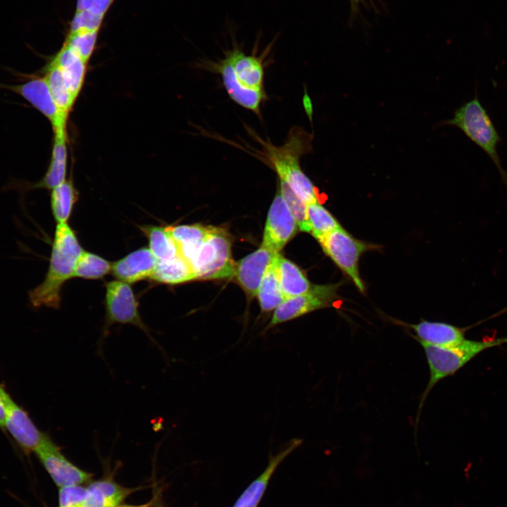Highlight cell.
Segmentation results:
<instances>
[{"label": "cell", "instance_id": "obj_13", "mask_svg": "<svg viewBox=\"0 0 507 507\" xmlns=\"http://www.w3.org/2000/svg\"><path fill=\"white\" fill-rule=\"evenodd\" d=\"M8 88L27 100L46 117L51 124L54 134L66 132L68 117L63 114L56 104L44 77H34L23 84Z\"/></svg>", "mask_w": 507, "mask_h": 507}, {"label": "cell", "instance_id": "obj_11", "mask_svg": "<svg viewBox=\"0 0 507 507\" xmlns=\"http://www.w3.org/2000/svg\"><path fill=\"white\" fill-rule=\"evenodd\" d=\"M0 396L6 413V432L22 451L30 456L41 444L46 433L38 429L28 413L15 402L1 382Z\"/></svg>", "mask_w": 507, "mask_h": 507}, {"label": "cell", "instance_id": "obj_20", "mask_svg": "<svg viewBox=\"0 0 507 507\" xmlns=\"http://www.w3.org/2000/svg\"><path fill=\"white\" fill-rule=\"evenodd\" d=\"M88 497L84 506L117 507L134 491L126 488L110 478L90 482L87 486Z\"/></svg>", "mask_w": 507, "mask_h": 507}, {"label": "cell", "instance_id": "obj_6", "mask_svg": "<svg viewBox=\"0 0 507 507\" xmlns=\"http://www.w3.org/2000/svg\"><path fill=\"white\" fill-rule=\"evenodd\" d=\"M231 237L222 227L211 226L206 239L190 261L197 280L234 277L235 263L232 257Z\"/></svg>", "mask_w": 507, "mask_h": 507}, {"label": "cell", "instance_id": "obj_35", "mask_svg": "<svg viewBox=\"0 0 507 507\" xmlns=\"http://www.w3.org/2000/svg\"><path fill=\"white\" fill-rule=\"evenodd\" d=\"M0 430L4 432H6V413L2 402L1 397L0 396Z\"/></svg>", "mask_w": 507, "mask_h": 507}, {"label": "cell", "instance_id": "obj_17", "mask_svg": "<svg viewBox=\"0 0 507 507\" xmlns=\"http://www.w3.org/2000/svg\"><path fill=\"white\" fill-rule=\"evenodd\" d=\"M301 443V439H293L281 451L271 457L263 472L246 487L233 507H258L275 470Z\"/></svg>", "mask_w": 507, "mask_h": 507}, {"label": "cell", "instance_id": "obj_12", "mask_svg": "<svg viewBox=\"0 0 507 507\" xmlns=\"http://www.w3.org/2000/svg\"><path fill=\"white\" fill-rule=\"evenodd\" d=\"M298 229L294 216L277 189L268 213L261 244L280 253Z\"/></svg>", "mask_w": 507, "mask_h": 507}, {"label": "cell", "instance_id": "obj_1", "mask_svg": "<svg viewBox=\"0 0 507 507\" xmlns=\"http://www.w3.org/2000/svg\"><path fill=\"white\" fill-rule=\"evenodd\" d=\"M208 68L220 74L232 101L260 115L261 104L266 97L263 57L246 55L234 46L223 58L210 62Z\"/></svg>", "mask_w": 507, "mask_h": 507}, {"label": "cell", "instance_id": "obj_22", "mask_svg": "<svg viewBox=\"0 0 507 507\" xmlns=\"http://www.w3.org/2000/svg\"><path fill=\"white\" fill-rule=\"evenodd\" d=\"M165 228L177 245L180 254L190 263L206 239L211 226L183 225Z\"/></svg>", "mask_w": 507, "mask_h": 507}, {"label": "cell", "instance_id": "obj_8", "mask_svg": "<svg viewBox=\"0 0 507 507\" xmlns=\"http://www.w3.org/2000/svg\"><path fill=\"white\" fill-rule=\"evenodd\" d=\"M106 320L104 337L114 324L132 325L142 330L150 339L151 338L147 326L142 321L138 311V303L129 283L116 280L106 285Z\"/></svg>", "mask_w": 507, "mask_h": 507}, {"label": "cell", "instance_id": "obj_5", "mask_svg": "<svg viewBox=\"0 0 507 507\" xmlns=\"http://www.w3.org/2000/svg\"><path fill=\"white\" fill-rule=\"evenodd\" d=\"M444 125L458 127L472 142L479 146L496 165L502 182L507 187V173L501 165L497 146L501 139L477 96L458 108L452 118Z\"/></svg>", "mask_w": 507, "mask_h": 507}, {"label": "cell", "instance_id": "obj_34", "mask_svg": "<svg viewBox=\"0 0 507 507\" xmlns=\"http://www.w3.org/2000/svg\"><path fill=\"white\" fill-rule=\"evenodd\" d=\"M114 0H77L75 11H85L105 18Z\"/></svg>", "mask_w": 507, "mask_h": 507}, {"label": "cell", "instance_id": "obj_19", "mask_svg": "<svg viewBox=\"0 0 507 507\" xmlns=\"http://www.w3.org/2000/svg\"><path fill=\"white\" fill-rule=\"evenodd\" d=\"M67 133L54 134V139L49 165L44 176L27 189H52L66 180Z\"/></svg>", "mask_w": 507, "mask_h": 507}, {"label": "cell", "instance_id": "obj_33", "mask_svg": "<svg viewBox=\"0 0 507 507\" xmlns=\"http://www.w3.org/2000/svg\"><path fill=\"white\" fill-rule=\"evenodd\" d=\"M104 18L85 11H75L68 32L100 31Z\"/></svg>", "mask_w": 507, "mask_h": 507}, {"label": "cell", "instance_id": "obj_14", "mask_svg": "<svg viewBox=\"0 0 507 507\" xmlns=\"http://www.w3.org/2000/svg\"><path fill=\"white\" fill-rule=\"evenodd\" d=\"M277 254L261 244L254 252L235 263L234 277L249 296L257 295L262 279Z\"/></svg>", "mask_w": 507, "mask_h": 507}, {"label": "cell", "instance_id": "obj_15", "mask_svg": "<svg viewBox=\"0 0 507 507\" xmlns=\"http://www.w3.org/2000/svg\"><path fill=\"white\" fill-rule=\"evenodd\" d=\"M401 324L415 332V335L412 337L418 342L437 346H450L460 343L465 339L466 331L472 327H459L446 323L425 320L417 324Z\"/></svg>", "mask_w": 507, "mask_h": 507}, {"label": "cell", "instance_id": "obj_27", "mask_svg": "<svg viewBox=\"0 0 507 507\" xmlns=\"http://www.w3.org/2000/svg\"><path fill=\"white\" fill-rule=\"evenodd\" d=\"M140 229L148 238L149 249L158 261L180 254L177 245L165 227L146 225Z\"/></svg>", "mask_w": 507, "mask_h": 507}, {"label": "cell", "instance_id": "obj_37", "mask_svg": "<svg viewBox=\"0 0 507 507\" xmlns=\"http://www.w3.org/2000/svg\"><path fill=\"white\" fill-rule=\"evenodd\" d=\"M149 504L145 505H139V506H135V505H119L117 507H148Z\"/></svg>", "mask_w": 507, "mask_h": 507}, {"label": "cell", "instance_id": "obj_31", "mask_svg": "<svg viewBox=\"0 0 507 507\" xmlns=\"http://www.w3.org/2000/svg\"><path fill=\"white\" fill-rule=\"evenodd\" d=\"M279 182L278 189L294 216L300 231L311 233V229L307 215V204L293 192L287 183L282 180H279Z\"/></svg>", "mask_w": 507, "mask_h": 507}, {"label": "cell", "instance_id": "obj_4", "mask_svg": "<svg viewBox=\"0 0 507 507\" xmlns=\"http://www.w3.org/2000/svg\"><path fill=\"white\" fill-rule=\"evenodd\" d=\"M423 348L430 379L422 394L418 413L432 389L442 380L451 376L484 351L507 344V337L472 340L465 339L450 346H437L418 342Z\"/></svg>", "mask_w": 507, "mask_h": 507}, {"label": "cell", "instance_id": "obj_36", "mask_svg": "<svg viewBox=\"0 0 507 507\" xmlns=\"http://www.w3.org/2000/svg\"><path fill=\"white\" fill-rule=\"evenodd\" d=\"M349 1L351 13H356L358 10L360 4L365 1V0H349Z\"/></svg>", "mask_w": 507, "mask_h": 507}, {"label": "cell", "instance_id": "obj_3", "mask_svg": "<svg viewBox=\"0 0 507 507\" xmlns=\"http://www.w3.org/2000/svg\"><path fill=\"white\" fill-rule=\"evenodd\" d=\"M312 140L313 134L295 126L289 130L287 140L281 146L261 142L265 156L279 180L287 183L306 204L318 201L315 188L300 165L301 158L311 150Z\"/></svg>", "mask_w": 507, "mask_h": 507}, {"label": "cell", "instance_id": "obj_23", "mask_svg": "<svg viewBox=\"0 0 507 507\" xmlns=\"http://www.w3.org/2000/svg\"><path fill=\"white\" fill-rule=\"evenodd\" d=\"M150 279L168 284L196 280L192 265L181 254L166 261H158Z\"/></svg>", "mask_w": 507, "mask_h": 507}, {"label": "cell", "instance_id": "obj_21", "mask_svg": "<svg viewBox=\"0 0 507 507\" xmlns=\"http://www.w3.org/2000/svg\"><path fill=\"white\" fill-rule=\"evenodd\" d=\"M276 268L281 290L285 299L308 292L312 284L303 272L293 262L277 254Z\"/></svg>", "mask_w": 507, "mask_h": 507}, {"label": "cell", "instance_id": "obj_18", "mask_svg": "<svg viewBox=\"0 0 507 507\" xmlns=\"http://www.w3.org/2000/svg\"><path fill=\"white\" fill-rule=\"evenodd\" d=\"M51 61L62 72L66 84L76 100L84 84L87 63L64 43Z\"/></svg>", "mask_w": 507, "mask_h": 507}, {"label": "cell", "instance_id": "obj_7", "mask_svg": "<svg viewBox=\"0 0 507 507\" xmlns=\"http://www.w3.org/2000/svg\"><path fill=\"white\" fill-rule=\"evenodd\" d=\"M323 251L346 275L362 293L365 286L359 273V261L365 251L376 249L377 245L354 238L342 227L318 238Z\"/></svg>", "mask_w": 507, "mask_h": 507}, {"label": "cell", "instance_id": "obj_30", "mask_svg": "<svg viewBox=\"0 0 507 507\" xmlns=\"http://www.w3.org/2000/svg\"><path fill=\"white\" fill-rule=\"evenodd\" d=\"M99 31H80L67 32L63 42L88 63L97 42Z\"/></svg>", "mask_w": 507, "mask_h": 507}, {"label": "cell", "instance_id": "obj_29", "mask_svg": "<svg viewBox=\"0 0 507 507\" xmlns=\"http://www.w3.org/2000/svg\"><path fill=\"white\" fill-rule=\"evenodd\" d=\"M112 264L105 258L83 250L76 265L74 277L100 279L111 271Z\"/></svg>", "mask_w": 507, "mask_h": 507}, {"label": "cell", "instance_id": "obj_24", "mask_svg": "<svg viewBox=\"0 0 507 507\" xmlns=\"http://www.w3.org/2000/svg\"><path fill=\"white\" fill-rule=\"evenodd\" d=\"M77 199L78 193L72 180H65L51 189V210L57 223H68Z\"/></svg>", "mask_w": 507, "mask_h": 507}, {"label": "cell", "instance_id": "obj_28", "mask_svg": "<svg viewBox=\"0 0 507 507\" xmlns=\"http://www.w3.org/2000/svg\"><path fill=\"white\" fill-rule=\"evenodd\" d=\"M307 215L311 229V233L316 240L342 227L337 219L318 201L307 204Z\"/></svg>", "mask_w": 507, "mask_h": 507}, {"label": "cell", "instance_id": "obj_26", "mask_svg": "<svg viewBox=\"0 0 507 507\" xmlns=\"http://www.w3.org/2000/svg\"><path fill=\"white\" fill-rule=\"evenodd\" d=\"M51 96L59 110L68 117L75 99L73 96L59 68L50 61L44 76Z\"/></svg>", "mask_w": 507, "mask_h": 507}, {"label": "cell", "instance_id": "obj_2", "mask_svg": "<svg viewBox=\"0 0 507 507\" xmlns=\"http://www.w3.org/2000/svg\"><path fill=\"white\" fill-rule=\"evenodd\" d=\"M82 251L75 232L68 223H57L44 279L28 293L30 303L33 307L59 308L62 287L67 280L74 277L76 265Z\"/></svg>", "mask_w": 507, "mask_h": 507}, {"label": "cell", "instance_id": "obj_9", "mask_svg": "<svg viewBox=\"0 0 507 507\" xmlns=\"http://www.w3.org/2000/svg\"><path fill=\"white\" fill-rule=\"evenodd\" d=\"M340 284H313L301 294L288 298L275 311L265 330L307 313L332 306Z\"/></svg>", "mask_w": 507, "mask_h": 507}, {"label": "cell", "instance_id": "obj_32", "mask_svg": "<svg viewBox=\"0 0 507 507\" xmlns=\"http://www.w3.org/2000/svg\"><path fill=\"white\" fill-rule=\"evenodd\" d=\"M87 497V487L82 484L60 487L58 490V507H84Z\"/></svg>", "mask_w": 507, "mask_h": 507}, {"label": "cell", "instance_id": "obj_25", "mask_svg": "<svg viewBox=\"0 0 507 507\" xmlns=\"http://www.w3.org/2000/svg\"><path fill=\"white\" fill-rule=\"evenodd\" d=\"M257 296L263 312L275 310L286 299L279 282L276 258L268 266L258 289Z\"/></svg>", "mask_w": 507, "mask_h": 507}, {"label": "cell", "instance_id": "obj_10", "mask_svg": "<svg viewBox=\"0 0 507 507\" xmlns=\"http://www.w3.org/2000/svg\"><path fill=\"white\" fill-rule=\"evenodd\" d=\"M34 453L59 488L83 484L92 481V474L82 470L69 461L47 434Z\"/></svg>", "mask_w": 507, "mask_h": 507}, {"label": "cell", "instance_id": "obj_16", "mask_svg": "<svg viewBox=\"0 0 507 507\" xmlns=\"http://www.w3.org/2000/svg\"><path fill=\"white\" fill-rule=\"evenodd\" d=\"M158 260L149 249H139L112 264L111 271L118 280L133 283L151 277Z\"/></svg>", "mask_w": 507, "mask_h": 507}]
</instances>
